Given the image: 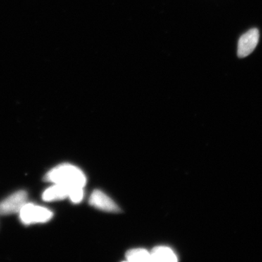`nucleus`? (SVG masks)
Segmentation results:
<instances>
[{
	"mask_svg": "<svg viewBox=\"0 0 262 262\" xmlns=\"http://www.w3.org/2000/svg\"><path fill=\"white\" fill-rule=\"evenodd\" d=\"M45 181L70 187H83L87 179L80 168L71 164H61L50 170Z\"/></svg>",
	"mask_w": 262,
	"mask_h": 262,
	"instance_id": "1",
	"label": "nucleus"
},
{
	"mask_svg": "<svg viewBox=\"0 0 262 262\" xmlns=\"http://www.w3.org/2000/svg\"><path fill=\"white\" fill-rule=\"evenodd\" d=\"M20 220L25 225L32 224L46 223L53 218V212L44 207L27 203L19 211Z\"/></svg>",
	"mask_w": 262,
	"mask_h": 262,
	"instance_id": "2",
	"label": "nucleus"
},
{
	"mask_svg": "<svg viewBox=\"0 0 262 262\" xmlns=\"http://www.w3.org/2000/svg\"><path fill=\"white\" fill-rule=\"evenodd\" d=\"M27 193L18 191L0 203V215H10L19 213L27 203Z\"/></svg>",
	"mask_w": 262,
	"mask_h": 262,
	"instance_id": "3",
	"label": "nucleus"
},
{
	"mask_svg": "<svg viewBox=\"0 0 262 262\" xmlns=\"http://www.w3.org/2000/svg\"><path fill=\"white\" fill-rule=\"evenodd\" d=\"M259 32L257 29H253L244 34L239 39L237 55L239 58H245L251 54L257 46Z\"/></svg>",
	"mask_w": 262,
	"mask_h": 262,
	"instance_id": "4",
	"label": "nucleus"
},
{
	"mask_svg": "<svg viewBox=\"0 0 262 262\" xmlns=\"http://www.w3.org/2000/svg\"><path fill=\"white\" fill-rule=\"evenodd\" d=\"M89 203L91 206L101 211L110 213H117L120 211V208L110 196L98 189L94 190L91 194Z\"/></svg>",
	"mask_w": 262,
	"mask_h": 262,
	"instance_id": "5",
	"label": "nucleus"
},
{
	"mask_svg": "<svg viewBox=\"0 0 262 262\" xmlns=\"http://www.w3.org/2000/svg\"><path fill=\"white\" fill-rule=\"evenodd\" d=\"M72 188L74 187L54 184L43 192L42 200L46 202L62 201L70 196Z\"/></svg>",
	"mask_w": 262,
	"mask_h": 262,
	"instance_id": "6",
	"label": "nucleus"
},
{
	"mask_svg": "<svg viewBox=\"0 0 262 262\" xmlns=\"http://www.w3.org/2000/svg\"><path fill=\"white\" fill-rule=\"evenodd\" d=\"M151 253V261H177V254L167 246H158L155 248Z\"/></svg>",
	"mask_w": 262,
	"mask_h": 262,
	"instance_id": "7",
	"label": "nucleus"
},
{
	"mask_svg": "<svg viewBox=\"0 0 262 262\" xmlns=\"http://www.w3.org/2000/svg\"><path fill=\"white\" fill-rule=\"evenodd\" d=\"M128 261H151V253L143 248L130 250L126 253Z\"/></svg>",
	"mask_w": 262,
	"mask_h": 262,
	"instance_id": "8",
	"label": "nucleus"
},
{
	"mask_svg": "<svg viewBox=\"0 0 262 262\" xmlns=\"http://www.w3.org/2000/svg\"><path fill=\"white\" fill-rule=\"evenodd\" d=\"M83 187H74L71 191L69 198L74 203H79L83 199Z\"/></svg>",
	"mask_w": 262,
	"mask_h": 262,
	"instance_id": "9",
	"label": "nucleus"
}]
</instances>
